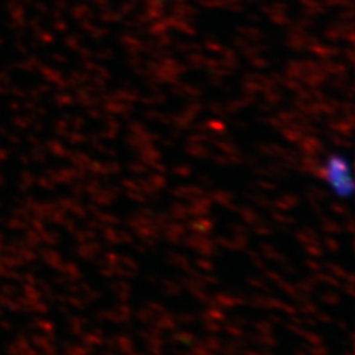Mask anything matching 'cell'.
<instances>
[{
    "instance_id": "cell-1",
    "label": "cell",
    "mask_w": 355,
    "mask_h": 355,
    "mask_svg": "<svg viewBox=\"0 0 355 355\" xmlns=\"http://www.w3.org/2000/svg\"><path fill=\"white\" fill-rule=\"evenodd\" d=\"M326 180L329 181L331 190L338 191L340 196L351 193L352 180L348 164L340 157H330L326 164Z\"/></svg>"
}]
</instances>
